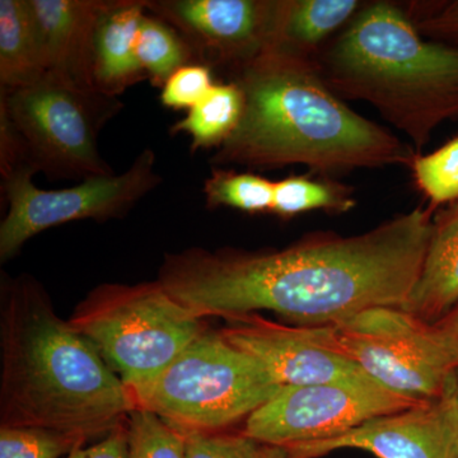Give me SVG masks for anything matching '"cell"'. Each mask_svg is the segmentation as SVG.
<instances>
[{
    "label": "cell",
    "mask_w": 458,
    "mask_h": 458,
    "mask_svg": "<svg viewBox=\"0 0 458 458\" xmlns=\"http://www.w3.org/2000/svg\"><path fill=\"white\" fill-rule=\"evenodd\" d=\"M355 207L352 190L334 181L289 176L274 182L271 212L283 219L312 210L345 213Z\"/></svg>",
    "instance_id": "44dd1931"
},
{
    "label": "cell",
    "mask_w": 458,
    "mask_h": 458,
    "mask_svg": "<svg viewBox=\"0 0 458 458\" xmlns=\"http://www.w3.org/2000/svg\"><path fill=\"white\" fill-rule=\"evenodd\" d=\"M188 458H264L261 443L245 433L186 434Z\"/></svg>",
    "instance_id": "4316f807"
},
{
    "label": "cell",
    "mask_w": 458,
    "mask_h": 458,
    "mask_svg": "<svg viewBox=\"0 0 458 458\" xmlns=\"http://www.w3.org/2000/svg\"><path fill=\"white\" fill-rule=\"evenodd\" d=\"M229 82L242 90L243 113L236 131L209 159L213 167L303 165L328 176L358 168L410 167L418 155L349 108L311 57L270 47Z\"/></svg>",
    "instance_id": "7a4b0ae2"
},
{
    "label": "cell",
    "mask_w": 458,
    "mask_h": 458,
    "mask_svg": "<svg viewBox=\"0 0 458 458\" xmlns=\"http://www.w3.org/2000/svg\"><path fill=\"white\" fill-rule=\"evenodd\" d=\"M447 393L450 394L452 403H454V414H456L458 427V372L452 377L450 385L447 387Z\"/></svg>",
    "instance_id": "4dcf8cb0"
},
{
    "label": "cell",
    "mask_w": 458,
    "mask_h": 458,
    "mask_svg": "<svg viewBox=\"0 0 458 458\" xmlns=\"http://www.w3.org/2000/svg\"><path fill=\"white\" fill-rule=\"evenodd\" d=\"M262 454H264V458H286L283 448L271 447V445H262Z\"/></svg>",
    "instance_id": "1f68e13d"
},
{
    "label": "cell",
    "mask_w": 458,
    "mask_h": 458,
    "mask_svg": "<svg viewBox=\"0 0 458 458\" xmlns=\"http://www.w3.org/2000/svg\"><path fill=\"white\" fill-rule=\"evenodd\" d=\"M315 63L336 96L372 105L418 155L439 125L458 119V44L426 40L394 3L363 5Z\"/></svg>",
    "instance_id": "277c9868"
},
{
    "label": "cell",
    "mask_w": 458,
    "mask_h": 458,
    "mask_svg": "<svg viewBox=\"0 0 458 458\" xmlns=\"http://www.w3.org/2000/svg\"><path fill=\"white\" fill-rule=\"evenodd\" d=\"M0 358V427L45 428L87 443L135 408L122 378L27 274L2 279Z\"/></svg>",
    "instance_id": "3957f363"
},
{
    "label": "cell",
    "mask_w": 458,
    "mask_h": 458,
    "mask_svg": "<svg viewBox=\"0 0 458 458\" xmlns=\"http://www.w3.org/2000/svg\"><path fill=\"white\" fill-rule=\"evenodd\" d=\"M213 72L208 66L189 64L168 78L161 89V104L171 110H191L214 86Z\"/></svg>",
    "instance_id": "484cf974"
},
{
    "label": "cell",
    "mask_w": 458,
    "mask_h": 458,
    "mask_svg": "<svg viewBox=\"0 0 458 458\" xmlns=\"http://www.w3.org/2000/svg\"><path fill=\"white\" fill-rule=\"evenodd\" d=\"M146 0H111L96 35L95 89L120 98L134 84L148 80L135 44Z\"/></svg>",
    "instance_id": "2e32d148"
},
{
    "label": "cell",
    "mask_w": 458,
    "mask_h": 458,
    "mask_svg": "<svg viewBox=\"0 0 458 458\" xmlns=\"http://www.w3.org/2000/svg\"><path fill=\"white\" fill-rule=\"evenodd\" d=\"M47 73L96 90V35L111 0H29Z\"/></svg>",
    "instance_id": "5bb4252c"
},
{
    "label": "cell",
    "mask_w": 458,
    "mask_h": 458,
    "mask_svg": "<svg viewBox=\"0 0 458 458\" xmlns=\"http://www.w3.org/2000/svg\"><path fill=\"white\" fill-rule=\"evenodd\" d=\"M363 8L358 0H279L273 47L315 59L328 38Z\"/></svg>",
    "instance_id": "e0dca14e"
},
{
    "label": "cell",
    "mask_w": 458,
    "mask_h": 458,
    "mask_svg": "<svg viewBox=\"0 0 458 458\" xmlns=\"http://www.w3.org/2000/svg\"><path fill=\"white\" fill-rule=\"evenodd\" d=\"M203 192L208 209L227 207L249 214L270 213L274 182L251 172L213 167Z\"/></svg>",
    "instance_id": "7402d4cb"
},
{
    "label": "cell",
    "mask_w": 458,
    "mask_h": 458,
    "mask_svg": "<svg viewBox=\"0 0 458 458\" xmlns=\"http://www.w3.org/2000/svg\"><path fill=\"white\" fill-rule=\"evenodd\" d=\"M156 162L155 150L146 148L123 174L89 177L73 188L60 190L35 186L31 168L2 176L8 212L0 223V261L14 258L32 237L55 225L123 218L161 185Z\"/></svg>",
    "instance_id": "9c48e42d"
},
{
    "label": "cell",
    "mask_w": 458,
    "mask_h": 458,
    "mask_svg": "<svg viewBox=\"0 0 458 458\" xmlns=\"http://www.w3.org/2000/svg\"><path fill=\"white\" fill-rule=\"evenodd\" d=\"M135 51L148 80L161 89L174 72L194 64L191 51L179 33L149 12L141 18Z\"/></svg>",
    "instance_id": "ffe728a7"
},
{
    "label": "cell",
    "mask_w": 458,
    "mask_h": 458,
    "mask_svg": "<svg viewBox=\"0 0 458 458\" xmlns=\"http://www.w3.org/2000/svg\"><path fill=\"white\" fill-rule=\"evenodd\" d=\"M283 387L261 361L208 328L155 381L131 394L135 408L183 434L219 433L246 421Z\"/></svg>",
    "instance_id": "5b68a950"
},
{
    "label": "cell",
    "mask_w": 458,
    "mask_h": 458,
    "mask_svg": "<svg viewBox=\"0 0 458 458\" xmlns=\"http://www.w3.org/2000/svg\"><path fill=\"white\" fill-rule=\"evenodd\" d=\"M68 321L95 345L129 391L155 381L208 330L205 318L177 302L158 280L98 285Z\"/></svg>",
    "instance_id": "8992f818"
},
{
    "label": "cell",
    "mask_w": 458,
    "mask_h": 458,
    "mask_svg": "<svg viewBox=\"0 0 458 458\" xmlns=\"http://www.w3.org/2000/svg\"><path fill=\"white\" fill-rule=\"evenodd\" d=\"M361 450L377 458H458V427L447 390L441 399L370 419L327 441L284 448L286 458H319L337 450Z\"/></svg>",
    "instance_id": "7c38bea8"
},
{
    "label": "cell",
    "mask_w": 458,
    "mask_h": 458,
    "mask_svg": "<svg viewBox=\"0 0 458 458\" xmlns=\"http://www.w3.org/2000/svg\"><path fill=\"white\" fill-rule=\"evenodd\" d=\"M119 98L69 86L50 74L25 89L0 90V114L27 164L50 181L114 174L99 153L102 129L123 110Z\"/></svg>",
    "instance_id": "ba28073f"
},
{
    "label": "cell",
    "mask_w": 458,
    "mask_h": 458,
    "mask_svg": "<svg viewBox=\"0 0 458 458\" xmlns=\"http://www.w3.org/2000/svg\"><path fill=\"white\" fill-rule=\"evenodd\" d=\"M410 168L433 209L458 201V137L430 155L415 156Z\"/></svg>",
    "instance_id": "cb8c5ba5"
},
{
    "label": "cell",
    "mask_w": 458,
    "mask_h": 458,
    "mask_svg": "<svg viewBox=\"0 0 458 458\" xmlns=\"http://www.w3.org/2000/svg\"><path fill=\"white\" fill-rule=\"evenodd\" d=\"M411 17L418 31L434 41L458 44V0L454 2L420 3Z\"/></svg>",
    "instance_id": "83f0119b"
},
{
    "label": "cell",
    "mask_w": 458,
    "mask_h": 458,
    "mask_svg": "<svg viewBox=\"0 0 458 458\" xmlns=\"http://www.w3.org/2000/svg\"><path fill=\"white\" fill-rule=\"evenodd\" d=\"M221 333L261 361L282 386L372 381L352 361L325 348L315 327H297L259 313L225 318Z\"/></svg>",
    "instance_id": "4fadbf2b"
},
{
    "label": "cell",
    "mask_w": 458,
    "mask_h": 458,
    "mask_svg": "<svg viewBox=\"0 0 458 458\" xmlns=\"http://www.w3.org/2000/svg\"><path fill=\"white\" fill-rule=\"evenodd\" d=\"M438 322H441L443 327L450 331L458 344V303L454 306V309L445 316V318H443L441 321Z\"/></svg>",
    "instance_id": "f546056e"
},
{
    "label": "cell",
    "mask_w": 458,
    "mask_h": 458,
    "mask_svg": "<svg viewBox=\"0 0 458 458\" xmlns=\"http://www.w3.org/2000/svg\"><path fill=\"white\" fill-rule=\"evenodd\" d=\"M457 303L458 201L434 216L423 267L403 310L436 324Z\"/></svg>",
    "instance_id": "9a60e30c"
},
{
    "label": "cell",
    "mask_w": 458,
    "mask_h": 458,
    "mask_svg": "<svg viewBox=\"0 0 458 458\" xmlns=\"http://www.w3.org/2000/svg\"><path fill=\"white\" fill-rule=\"evenodd\" d=\"M415 405L369 379L284 386L246 419L242 432L261 445L284 450L335 438L370 419Z\"/></svg>",
    "instance_id": "30bf717a"
},
{
    "label": "cell",
    "mask_w": 458,
    "mask_h": 458,
    "mask_svg": "<svg viewBox=\"0 0 458 458\" xmlns=\"http://www.w3.org/2000/svg\"><path fill=\"white\" fill-rule=\"evenodd\" d=\"M188 45L194 64L228 82L276 44L279 0H146Z\"/></svg>",
    "instance_id": "8fae6325"
},
{
    "label": "cell",
    "mask_w": 458,
    "mask_h": 458,
    "mask_svg": "<svg viewBox=\"0 0 458 458\" xmlns=\"http://www.w3.org/2000/svg\"><path fill=\"white\" fill-rule=\"evenodd\" d=\"M243 113L242 90L234 82L216 83L203 99L171 126V134L191 138V153L218 149L236 131Z\"/></svg>",
    "instance_id": "d6986e66"
},
{
    "label": "cell",
    "mask_w": 458,
    "mask_h": 458,
    "mask_svg": "<svg viewBox=\"0 0 458 458\" xmlns=\"http://www.w3.org/2000/svg\"><path fill=\"white\" fill-rule=\"evenodd\" d=\"M47 74L29 0H0V90L25 89Z\"/></svg>",
    "instance_id": "ac0fdd59"
},
{
    "label": "cell",
    "mask_w": 458,
    "mask_h": 458,
    "mask_svg": "<svg viewBox=\"0 0 458 458\" xmlns=\"http://www.w3.org/2000/svg\"><path fill=\"white\" fill-rule=\"evenodd\" d=\"M84 442L36 427H0V458H63Z\"/></svg>",
    "instance_id": "d4e9b609"
},
{
    "label": "cell",
    "mask_w": 458,
    "mask_h": 458,
    "mask_svg": "<svg viewBox=\"0 0 458 458\" xmlns=\"http://www.w3.org/2000/svg\"><path fill=\"white\" fill-rule=\"evenodd\" d=\"M64 458H128L126 420L96 445L75 448Z\"/></svg>",
    "instance_id": "f1b7e54d"
},
{
    "label": "cell",
    "mask_w": 458,
    "mask_h": 458,
    "mask_svg": "<svg viewBox=\"0 0 458 458\" xmlns=\"http://www.w3.org/2000/svg\"><path fill=\"white\" fill-rule=\"evenodd\" d=\"M315 328L325 348L417 405L441 399L458 372V344L450 331L400 307H373Z\"/></svg>",
    "instance_id": "52a82bcc"
},
{
    "label": "cell",
    "mask_w": 458,
    "mask_h": 458,
    "mask_svg": "<svg viewBox=\"0 0 458 458\" xmlns=\"http://www.w3.org/2000/svg\"><path fill=\"white\" fill-rule=\"evenodd\" d=\"M126 450L128 458H188L186 434L143 408L126 418Z\"/></svg>",
    "instance_id": "603a6c76"
},
{
    "label": "cell",
    "mask_w": 458,
    "mask_h": 458,
    "mask_svg": "<svg viewBox=\"0 0 458 458\" xmlns=\"http://www.w3.org/2000/svg\"><path fill=\"white\" fill-rule=\"evenodd\" d=\"M432 207L357 236L311 234L280 250L191 247L165 254L159 284L201 318L270 311L327 327L373 307L403 309L423 267Z\"/></svg>",
    "instance_id": "6da1fadb"
}]
</instances>
